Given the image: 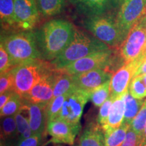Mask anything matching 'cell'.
<instances>
[{
    "label": "cell",
    "instance_id": "7",
    "mask_svg": "<svg viewBox=\"0 0 146 146\" xmlns=\"http://www.w3.org/2000/svg\"><path fill=\"white\" fill-rule=\"evenodd\" d=\"M112 52L109 49L91 54L69 64L59 70L71 75L81 74L97 68H105L110 72L109 67L112 64Z\"/></svg>",
    "mask_w": 146,
    "mask_h": 146
},
{
    "label": "cell",
    "instance_id": "25",
    "mask_svg": "<svg viewBox=\"0 0 146 146\" xmlns=\"http://www.w3.org/2000/svg\"><path fill=\"white\" fill-rule=\"evenodd\" d=\"M81 8L91 16L100 15L104 11L108 0H76Z\"/></svg>",
    "mask_w": 146,
    "mask_h": 146
},
{
    "label": "cell",
    "instance_id": "18",
    "mask_svg": "<svg viewBox=\"0 0 146 146\" xmlns=\"http://www.w3.org/2000/svg\"><path fill=\"white\" fill-rule=\"evenodd\" d=\"M124 95L114 100L106 123L102 126L103 128H118L123 125L125 110Z\"/></svg>",
    "mask_w": 146,
    "mask_h": 146
},
{
    "label": "cell",
    "instance_id": "5",
    "mask_svg": "<svg viewBox=\"0 0 146 146\" xmlns=\"http://www.w3.org/2000/svg\"><path fill=\"white\" fill-rule=\"evenodd\" d=\"M86 28L97 39L110 47H119L125 36L116 21L101 15L91 16L85 21Z\"/></svg>",
    "mask_w": 146,
    "mask_h": 146
},
{
    "label": "cell",
    "instance_id": "24",
    "mask_svg": "<svg viewBox=\"0 0 146 146\" xmlns=\"http://www.w3.org/2000/svg\"><path fill=\"white\" fill-rule=\"evenodd\" d=\"M110 80L106 82L103 85L91 90L89 100L96 107H101L109 98L110 93Z\"/></svg>",
    "mask_w": 146,
    "mask_h": 146
},
{
    "label": "cell",
    "instance_id": "28",
    "mask_svg": "<svg viewBox=\"0 0 146 146\" xmlns=\"http://www.w3.org/2000/svg\"><path fill=\"white\" fill-rule=\"evenodd\" d=\"M129 91L131 96L135 99L142 100L146 98V87L141 74L133 77L129 85Z\"/></svg>",
    "mask_w": 146,
    "mask_h": 146
},
{
    "label": "cell",
    "instance_id": "32",
    "mask_svg": "<svg viewBox=\"0 0 146 146\" xmlns=\"http://www.w3.org/2000/svg\"><path fill=\"white\" fill-rule=\"evenodd\" d=\"M114 100L113 99L112 97L109 96V98L106 100V101L100 107L98 116V123L100 125L103 126L106 123L108 118L111 106H112Z\"/></svg>",
    "mask_w": 146,
    "mask_h": 146
},
{
    "label": "cell",
    "instance_id": "4",
    "mask_svg": "<svg viewBox=\"0 0 146 146\" xmlns=\"http://www.w3.org/2000/svg\"><path fill=\"white\" fill-rule=\"evenodd\" d=\"M1 43L10 55L14 64L42 58L36 43V36L32 33H19L1 36Z\"/></svg>",
    "mask_w": 146,
    "mask_h": 146
},
{
    "label": "cell",
    "instance_id": "33",
    "mask_svg": "<svg viewBox=\"0 0 146 146\" xmlns=\"http://www.w3.org/2000/svg\"><path fill=\"white\" fill-rule=\"evenodd\" d=\"M8 91H14V78L12 71L0 76V94Z\"/></svg>",
    "mask_w": 146,
    "mask_h": 146
},
{
    "label": "cell",
    "instance_id": "22",
    "mask_svg": "<svg viewBox=\"0 0 146 146\" xmlns=\"http://www.w3.org/2000/svg\"><path fill=\"white\" fill-rule=\"evenodd\" d=\"M39 13L44 16H52L61 12L65 0H35Z\"/></svg>",
    "mask_w": 146,
    "mask_h": 146
},
{
    "label": "cell",
    "instance_id": "9",
    "mask_svg": "<svg viewBox=\"0 0 146 146\" xmlns=\"http://www.w3.org/2000/svg\"><path fill=\"white\" fill-rule=\"evenodd\" d=\"M90 91L78 89L69 94L56 120H65L72 125H80L84 107L89 100Z\"/></svg>",
    "mask_w": 146,
    "mask_h": 146
},
{
    "label": "cell",
    "instance_id": "2",
    "mask_svg": "<svg viewBox=\"0 0 146 146\" xmlns=\"http://www.w3.org/2000/svg\"><path fill=\"white\" fill-rule=\"evenodd\" d=\"M110 47L96 37L91 36L75 28L74 37L68 47L56 59L51 62L56 69H60L69 64L95 52L108 50Z\"/></svg>",
    "mask_w": 146,
    "mask_h": 146
},
{
    "label": "cell",
    "instance_id": "16",
    "mask_svg": "<svg viewBox=\"0 0 146 146\" xmlns=\"http://www.w3.org/2000/svg\"><path fill=\"white\" fill-rule=\"evenodd\" d=\"M79 146H106L104 131L99 124H90L79 138Z\"/></svg>",
    "mask_w": 146,
    "mask_h": 146
},
{
    "label": "cell",
    "instance_id": "29",
    "mask_svg": "<svg viewBox=\"0 0 146 146\" xmlns=\"http://www.w3.org/2000/svg\"><path fill=\"white\" fill-rule=\"evenodd\" d=\"M146 126V100H144L143 105L140 109L131 124V128L138 135H142Z\"/></svg>",
    "mask_w": 146,
    "mask_h": 146
},
{
    "label": "cell",
    "instance_id": "30",
    "mask_svg": "<svg viewBox=\"0 0 146 146\" xmlns=\"http://www.w3.org/2000/svg\"><path fill=\"white\" fill-rule=\"evenodd\" d=\"M15 67L10 55L3 45L0 43V74L10 72Z\"/></svg>",
    "mask_w": 146,
    "mask_h": 146
},
{
    "label": "cell",
    "instance_id": "21",
    "mask_svg": "<svg viewBox=\"0 0 146 146\" xmlns=\"http://www.w3.org/2000/svg\"><path fill=\"white\" fill-rule=\"evenodd\" d=\"M14 3L15 0H0V18L3 28L16 27Z\"/></svg>",
    "mask_w": 146,
    "mask_h": 146
},
{
    "label": "cell",
    "instance_id": "42",
    "mask_svg": "<svg viewBox=\"0 0 146 146\" xmlns=\"http://www.w3.org/2000/svg\"><path fill=\"white\" fill-rule=\"evenodd\" d=\"M74 146H79L78 145H74Z\"/></svg>",
    "mask_w": 146,
    "mask_h": 146
},
{
    "label": "cell",
    "instance_id": "34",
    "mask_svg": "<svg viewBox=\"0 0 146 146\" xmlns=\"http://www.w3.org/2000/svg\"><path fill=\"white\" fill-rule=\"evenodd\" d=\"M23 108L24 106L15 115H14V118H15L16 120V126H17V129L19 136L23 135L25 131L31 128L30 125H29V117H26V116H24L23 114Z\"/></svg>",
    "mask_w": 146,
    "mask_h": 146
},
{
    "label": "cell",
    "instance_id": "26",
    "mask_svg": "<svg viewBox=\"0 0 146 146\" xmlns=\"http://www.w3.org/2000/svg\"><path fill=\"white\" fill-rule=\"evenodd\" d=\"M18 134L17 126L14 116H6L1 123V140H10L14 139Z\"/></svg>",
    "mask_w": 146,
    "mask_h": 146
},
{
    "label": "cell",
    "instance_id": "15",
    "mask_svg": "<svg viewBox=\"0 0 146 146\" xmlns=\"http://www.w3.org/2000/svg\"><path fill=\"white\" fill-rule=\"evenodd\" d=\"M25 102L27 106L29 125L33 135H42L47 123V105Z\"/></svg>",
    "mask_w": 146,
    "mask_h": 146
},
{
    "label": "cell",
    "instance_id": "27",
    "mask_svg": "<svg viewBox=\"0 0 146 146\" xmlns=\"http://www.w3.org/2000/svg\"><path fill=\"white\" fill-rule=\"evenodd\" d=\"M69 94H65L56 98H52V100L47 105V123L56 120L60 110L64 104L65 100Z\"/></svg>",
    "mask_w": 146,
    "mask_h": 146
},
{
    "label": "cell",
    "instance_id": "14",
    "mask_svg": "<svg viewBox=\"0 0 146 146\" xmlns=\"http://www.w3.org/2000/svg\"><path fill=\"white\" fill-rule=\"evenodd\" d=\"M113 73L105 68H97L73 75L78 89L91 91L110 81Z\"/></svg>",
    "mask_w": 146,
    "mask_h": 146
},
{
    "label": "cell",
    "instance_id": "10",
    "mask_svg": "<svg viewBox=\"0 0 146 146\" xmlns=\"http://www.w3.org/2000/svg\"><path fill=\"white\" fill-rule=\"evenodd\" d=\"M146 14V0H125L117 15L116 23L125 38L131 29Z\"/></svg>",
    "mask_w": 146,
    "mask_h": 146
},
{
    "label": "cell",
    "instance_id": "35",
    "mask_svg": "<svg viewBox=\"0 0 146 146\" xmlns=\"http://www.w3.org/2000/svg\"><path fill=\"white\" fill-rule=\"evenodd\" d=\"M42 141V135H34L31 137L18 142L16 146H40Z\"/></svg>",
    "mask_w": 146,
    "mask_h": 146
},
{
    "label": "cell",
    "instance_id": "1",
    "mask_svg": "<svg viewBox=\"0 0 146 146\" xmlns=\"http://www.w3.org/2000/svg\"><path fill=\"white\" fill-rule=\"evenodd\" d=\"M74 32V27L64 20H52L45 23L39 39L43 60L52 62L58 57L72 41Z\"/></svg>",
    "mask_w": 146,
    "mask_h": 146
},
{
    "label": "cell",
    "instance_id": "3",
    "mask_svg": "<svg viewBox=\"0 0 146 146\" xmlns=\"http://www.w3.org/2000/svg\"><path fill=\"white\" fill-rule=\"evenodd\" d=\"M51 62L36 59L21 64L12 69L14 78V91L24 98L45 74L54 70Z\"/></svg>",
    "mask_w": 146,
    "mask_h": 146
},
{
    "label": "cell",
    "instance_id": "13",
    "mask_svg": "<svg viewBox=\"0 0 146 146\" xmlns=\"http://www.w3.org/2000/svg\"><path fill=\"white\" fill-rule=\"evenodd\" d=\"M81 129V125H72L62 120H54L47 123V131L52 137L50 142L54 143L73 145Z\"/></svg>",
    "mask_w": 146,
    "mask_h": 146
},
{
    "label": "cell",
    "instance_id": "38",
    "mask_svg": "<svg viewBox=\"0 0 146 146\" xmlns=\"http://www.w3.org/2000/svg\"><path fill=\"white\" fill-rule=\"evenodd\" d=\"M114 4H119V3H122L125 0H111Z\"/></svg>",
    "mask_w": 146,
    "mask_h": 146
},
{
    "label": "cell",
    "instance_id": "20",
    "mask_svg": "<svg viewBox=\"0 0 146 146\" xmlns=\"http://www.w3.org/2000/svg\"><path fill=\"white\" fill-rule=\"evenodd\" d=\"M124 99H125V110L123 123L131 125L133 119L135 118L137 114L139 112L142 106L143 105L144 100H137L133 98L129 93V91H128L124 95Z\"/></svg>",
    "mask_w": 146,
    "mask_h": 146
},
{
    "label": "cell",
    "instance_id": "8",
    "mask_svg": "<svg viewBox=\"0 0 146 146\" xmlns=\"http://www.w3.org/2000/svg\"><path fill=\"white\" fill-rule=\"evenodd\" d=\"M145 54L130 62L124 64L115 72L110 79V96L115 100L129 91V85L143 61Z\"/></svg>",
    "mask_w": 146,
    "mask_h": 146
},
{
    "label": "cell",
    "instance_id": "37",
    "mask_svg": "<svg viewBox=\"0 0 146 146\" xmlns=\"http://www.w3.org/2000/svg\"><path fill=\"white\" fill-rule=\"evenodd\" d=\"M144 54H145V53H144ZM146 74V54H145V56H144L143 61H142L138 70L137 71L135 76L140 75V74Z\"/></svg>",
    "mask_w": 146,
    "mask_h": 146
},
{
    "label": "cell",
    "instance_id": "6",
    "mask_svg": "<svg viewBox=\"0 0 146 146\" xmlns=\"http://www.w3.org/2000/svg\"><path fill=\"white\" fill-rule=\"evenodd\" d=\"M146 43V14L133 26L123 43L118 52L124 64L130 62L141 56Z\"/></svg>",
    "mask_w": 146,
    "mask_h": 146
},
{
    "label": "cell",
    "instance_id": "39",
    "mask_svg": "<svg viewBox=\"0 0 146 146\" xmlns=\"http://www.w3.org/2000/svg\"><path fill=\"white\" fill-rule=\"evenodd\" d=\"M142 76V79H143V81L144 84H145V87H146V74H141Z\"/></svg>",
    "mask_w": 146,
    "mask_h": 146
},
{
    "label": "cell",
    "instance_id": "11",
    "mask_svg": "<svg viewBox=\"0 0 146 146\" xmlns=\"http://www.w3.org/2000/svg\"><path fill=\"white\" fill-rule=\"evenodd\" d=\"M39 14L35 0H15L16 27L21 30L27 31L34 28L39 22Z\"/></svg>",
    "mask_w": 146,
    "mask_h": 146
},
{
    "label": "cell",
    "instance_id": "31",
    "mask_svg": "<svg viewBox=\"0 0 146 146\" xmlns=\"http://www.w3.org/2000/svg\"><path fill=\"white\" fill-rule=\"evenodd\" d=\"M122 146H146V141L143 135H138L130 127Z\"/></svg>",
    "mask_w": 146,
    "mask_h": 146
},
{
    "label": "cell",
    "instance_id": "40",
    "mask_svg": "<svg viewBox=\"0 0 146 146\" xmlns=\"http://www.w3.org/2000/svg\"><path fill=\"white\" fill-rule=\"evenodd\" d=\"M143 139L146 141V126L145 127V129H144V131H143Z\"/></svg>",
    "mask_w": 146,
    "mask_h": 146
},
{
    "label": "cell",
    "instance_id": "36",
    "mask_svg": "<svg viewBox=\"0 0 146 146\" xmlns=\"http://www.w3.org/2000/svg\"><path fill=\"white\" fill-rule=\"evenodd\" d=\"M14 93H15V91H8L3 94H1L0 95V109L4 106L5 104L8 102V100L12 98Z\"/></svg>",
    "mask_w": 146,
    "mask_h": 146
},
{
    "label": "cell",
    "instance_id": "41",
    "mask_svg": "<svg viewBox=\"0 0 146 146\" xmlns=\"http://www.w3.org/2000/svg\"><path fill=\"white\" fill-rule=\"evenodd\" d=\"M143 53H145V54H146V43H145V49H144Z\"/></svg>",
    "mask_w": 146,
    "mask_h": 146
},
{
    "label": "cell",
    "instance_id": "12",
    "mask_svg": "<svg viewBox=\"0 0 146 146\" xmlns=\"http://www.w3.org/2000/svg\"><path fill=\"white\" fill-rule=\"evenodd\" d=\"M57 75V69L54 68L40 80L23 99L25 102L41 104H48L54 96V87Z\"/></svg>",
    "mask_w": 146,
    "mask_h": 146
},
{
    "label": "cell",
    "instance_id": "23",
    "mask_svg": "<svg viewBox=\"0 0 146 146\" xmlns=\"http://www.w3.org/2000/svg\"><path fill=\"white\" fill-rule=\"evenodd\" d=\"M25 105V100L15 92L2 108L0 109L1 117L14 116Z\"/></svg>",
    "mask_w": 146,
    "mask_h": 146
},
{
    "label": "cell",
    "instance_id": "17",
    "mask_svg": "<svg viewBox=\"0 0 146 146\" xmlns=\"http://www.w3.org/2000/svg\"><path fill=\"white\" fill-rule=\"evenodd\" d=\"M78 89L73 75L57 69V75L54 87L53 98L65 94H70Z\"/></svg>",
    "mask_w": 146,
    "mask_h": 146
},
{
    "label": "cell",
    "instance_id": "19",
    "mask_svg": "<svg viewBox=\"0 0 146 146\" xmlns=\"http://www.w3.org/2000/svg\"><path fill=\"white\" fill-rule=\"evenodd\" d=\"M131 125L123 123L118 128H103L106 146H122Z\"/></svg>",
    "mask_w": 146,
    "mask_h": 146
}]
</instances>
